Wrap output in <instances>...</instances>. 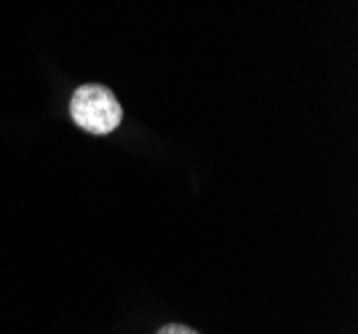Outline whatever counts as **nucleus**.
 I'll list each match as a JSON object with an SVG mask.
<instances>
[{"label": "nucleus", "instance_id": "f257e3e1", "mask_svg": "<svg viewBox=\"0 0 358 334\" xmlns=\"http://www.w3.org/2000/svg\"><path fill=\"white\" fill-rule=\"evenodd\" d=\"M70 115L83 131L102 137V134H110L120 126L123 107H120L118 96L107 86L86 83V86L75 89L73 99H70Z\"/></svg>", "mask_w": 358, "mask_h": 334}, {"label": "nucleus", "instance_id": "f03ea898", "mask_svg": "<svg viewBox=\"0 0 358 334\" xmlns=\"http://www.w3.org/2000/svg\"><path fill=\"white\" fill-rule=\"evenodd\" d=\"M155 334H198V332H195V329H190V326H182V324H169V326L158 329Z\"/></svg>", "mask_w": 358, "mask_h": 334}]
</instances>
